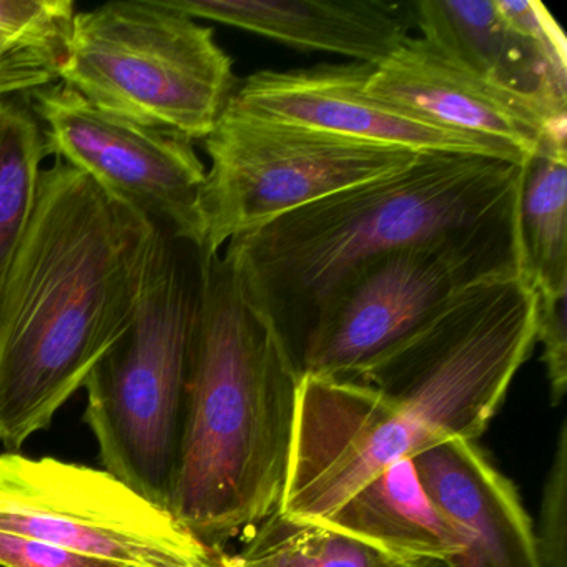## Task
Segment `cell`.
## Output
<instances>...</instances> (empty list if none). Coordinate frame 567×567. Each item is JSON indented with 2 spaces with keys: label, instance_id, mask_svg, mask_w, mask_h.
I'll use <instances>...</instances> for the list:
<instances>
[{
  "label": "cell",
  "instance_id": "cell-22",
  "mask_svg": "<svg viewBox=\"0 0 567 567\" xmlns=\"http://www.w3.org/2000/svg\"><path fill=\"white\" fill-rule=\"evenodd\" d=\"M537 295L536 341L543 344V361L549 380L550 403L563 401L567 386L566 295Z\"/></svg>",
  "mask_w": 567,
  "mask_h": 567
},
{
  "label": "cell",
  "instance_id": "cell-12",
  "mask_svg": "<svg viewBox=\"0 0 567 567\" xmlns=\"http://www.w3.org/2000/svg\"><path fill=\"white\" fill-rule=\"evenodd\" d=\"M420 38L466 71L567 118V44L536 0H416Z\"/></svg>",
  "mask_w": 567,
  "mask_h": 567
},
{
  "label": "cell",
  "instance_id": "cell-7",
  "mask_svg": "<svg viewBox=\"0 0 567 567\" xmlns=\"http://www.w3.org/2000/svg\"><path fill=\"white\" fill-rule=\"evenodd\" d=\"M210 167L198 195V257L297 208L403 171L423 154L241 114L225 105L204 138Z\"/></svg>",
  "mask_w": 567,
  "mask_h": 567
},
{
  "label": "cell",
  "instance_id": "cell-19",
  "mask_svg": "<svg viewBox=\"0 0 567 567\" xmlns=\"http://www.w3.org/2000/svg\"><path fill=\"white\" fill-rule=\"evenodd\" d=\"M230 560L234 567H390L364 544L280 509L250 529Z\"/></svg>",
  "mask_w": 567,
  "mask_h": 567
},
{
  "label": "cell",
  "instance_id": "cell-1",
  "mask_svg": "<svg viewBox=\"0 0 567 567\" xmlns=\"http://www.w3.org/2000/svg\"><path fill=\"white\" fill-rule=\"evenodd\" d=\"M537 295L519 270L481 278L354 377L303 374L278 509L324 523L388 466L474 441L536 344Z\"/></svg>",
  "mask_w": 567,
  "mask_h": 567
},
{
  "label": "cell",
  "instance_id": "cell-11",
  "mask_svg": "<svg viewBox=\"0 0 567 567\" xmlns=\"http://www.w3.org/2000/svg\"><path fill=\"white\" fill-rule=\"evenodd\" d=\"M371 72L373 65L358 62L255 72L237 84L227 105L251 117L381 147L526 164V155L504 142L443 127L371 94Z\"/></svg>",
  "mask_w": 567,
  "mask_h": 567
},
{
  "label": "cell",
  "instance_id": "cell-14",
  "mask_svg": "<svg viewBox=\"0 0 567 567\" xmlns=\"http://www.w3.org/2000/svg\"><path fill=\"white\" fill-rule=\"evenodd\" d=\"M413 463L424 489L463 539V549L446 567H540L534 526L516 487L474 441H446Z\"/></svg>",
  "mask_w": 567,
  "mask_h": 567
},
{
  "label": "cell",
  "instance_id": "cell-8",
  "mask_svg": "<svg viewBox=\"0 0 567 567\" xmlns=\"http://www.w3.org/2000/svg\"><path fill=\"white\" fill-rule=\"evenodd\" d=\"M519 255L514 220L363 261L315 310L297 353L301 377H354L467 285L519 270Z\"/></svg>",
  "mask_w": 567,
  "mask_h": 567
},
{
  "label": "cell",
  "instance_id": "cell-23",
  "mask_svg": "<svg viewBox=\"0 0 567 567\" xmlns=\"http://www.w3.org/2000/svg\"><path fill=\"white\" fill-rule=\"evenodd\" d=\"M2 567H124L91 554L78 553L58 544L45 543L22 534L0 530Z\"/></svg>",
  "mask_w": 567,
  "mask_h": 567
},
{
  "label": "cell",
  "instance_id": "cell-15",
  "mask_svg": "<svg viewBox=\"0 0 567 567\" xmlns=\"http://www.w3.org/2000/svg\"><path fill=\"white\" fill-rule=\"evenodd\" d=\"M195 21H212L307 52L383 62L414 28L411 4L384 0H162Z\"/></svg>",
  "mask_w": 567,
  "mask_h": 567
},
{
  "label": "cell",
  "instance_id": "cell-9",
  "mask_svg": "<svg viewBox=\"0 0 567 567\" xmlns=\"http://www.w3.org/2000/svg\"><path fill=\"white\" fill-rule=\"evenodd\" d=\"M0 530L124 567H202L217 550L109 471L18 451L0 453Z\"/></svg>",
  "mask_w": 567,
  "mask_h": 567
},
{
  "label": "cell",
  "instance_id": "cell-4",
  "mask_svg": "<svg viewBox=\"0 0 567 567\" xmlns=\"http://www.w3.org/2000/svg\"><path fill=\"white\" fill-rule=\"evenodd\" d=\"M523 177L524 164L423 154L240 235L221 255L297 361L318 305L358 265L517 220Z\"/></svg>",
  "mask_w": 567,
  "mask_h": 567
},
{
  "label": "cell",
  "instance_id": "cell-20",
  "mask_svg": "<svg viewBox=\"0 0 567 567\" xmlns=\"http://www.w3.org/2000/svg\"><path fill=\"white\" fill-rule=\"evenodd\" d=\"M75 16L72 0H0V38L12 51L44 62L59 74Z\"/></svg>",
  "mask_w": 567,
  "mask_h": 567
},
{
  "label": "cell",
  "instance_id": "cell-13",
  "mask_svg": "<svg viewBox=\"0 0 567 567\" xmlns=\"http://www.w3.org/2000/svg\"><path fill=\"white\" fill-rule=\"evenodd\" d=\"M368 91L443 127L504 142L527 158L566 148L567 118L454 64L420 35L374 65Z\"/></svg>",
  "mask_w": 567,
  "mask_h": 567
},
{
  "label": "cell",
  "instance_id": "cell-16",
  "mask_svg": "<svg viewBox=\"0 0 567 567\" xmlns=\"http://www.w3.org/2000/svg\"><path fill=\"white\" fill-rule=\"evenodd\" d=\"M321 524L370 547L391 567L446 563L463 549L456 526L424 489L413 460L388 466Z\"/></svg>",
  "mask_w": 567,
  "mask_h": 567
},
{
  "label": "cell",
  "instance_id": "cell-5",
  "mask_svg": "<svg viewBox=\"0 0 567 567\" xmlns=\"http://www.w3.org/2000/svg\"><path fill=\"white\" fill-rule=\"evenodd\" d=\"M178 245L171 234L164 238L131 330L84 384L85 423L97 441L102 466L167 509L198 295V255L188 267Z\"/></svg>",
  "mask_w": 567,
  "mask_h": 567
},
{
  "label": "cell",
  "instance_id": "cell-26",
  "mask_svg": "<svg viewBox=\"0 0 567 567\" xmlns=\"http://www.w3.org/2000/svg\"><path fill=\"white\" fill-rule=\"evenodd\" d=\"M420 567H446V564H444V563H434V564H426V566H420Z\"/></svg>",
  "mask_w": 567,
  "mask_h": 567
},
{
  "label": "cell",
  "instance_id": "cell-17",
  "mask_svg": "<svg viewBox=\"0 0 567 567\" xmlns=\"http://www.w3.org/2000/svg\"><path fill=\"white\" fill-rule=\"evenodd\" d=\"M519 270L539 295H567V148L547 147L524 164Z\"/></svg>",
  "mask_w": 567,
  "mask_h": 567
},
{
  "label": "cell",
  "instance_id": "cell-18",
  "mask_svg": "<svg viewBox=\"0 0 567 567\" xmlns=\"http://www.w3.org/2000/svg\"><path fill=\"white\" fill-rule=\"evenodd\" d=\"M49 155L25 97L0 99V293L28 231Z\"/></svg>",
  "mask_w": 567,
  "mask_h": 567
},
{
  "label": "cell",
  "instance_id": "cell-3",
  "mask_svg": "<svg viewBox=\"0 0 567 567\" xmlns=\"http://www.w3.org/2000/svg\"><path fill=\"white\" fill-rule=\"evenodd\" d=\"M301 374L230 261L198 257L187 396L168 511L221 549L280 507Z\"/></svg>",
  "mask_w": 567,
  "mask_h": 567
},
{
  "label": "cell",
  "instance_id": "cell-10",
  "mask_svg": "<svg viewBox=\"0 0 567 567\" xmlns=\"http://www.w3.org/2000/svg\"><path fill=\"white\" fill-rule=\"evenodd\" d=\"M49 155L91 178L109 197L197 247L198 195L207 167L194 142L102 111L64 82L28 95Z\"/></svg>",
  "mask_w": 567,
  "mask_h": 567
},
{
  "label": "cell",
  "instance_id": "cell-21",
  "mask_svg": "<svg viewBox=\"0 0 567 567\" xmlns=\"http://www.w3.org/2000/svg\"><path fill=\"white\" fill-rule=\"evenodd\" d=\"M540 567H567V421L544 481L539 524L534 529Z\"/></svg>",
  "mask_w": 567,
  "mask_h": 567
},
{
  "label": "cell",
  "instance_id": "cell-6",
  "mask_svg": "<svg viewBox=\"0 0 567 567\" xmlns=\"http://www.w3.org/2000/svg\"><path fill=\"white\" fill-rule=\"evenodd\" d=\"M59 81L117 117L204 141L237 87L215 31L162 0L78 12Z\"/></svg>",
  "mask_w": 567,
  "mask_h": 567
},
{
  "label": "cell",
  "instance_id": "cell-24",
  "mask_svg": "<svg viewBox=\"0 0 567 567\" xmlns=\"http://www.w3.org/2000/svg\"><path fill=\"white\" fill-rule=\"evenodd\" d=\"M54 82H59L55 69L12 51L0 38V99L28 97Z\"/></svg>",
  "mask_w": 567,
  "mask_h": 567
},
{
  "label": "cell",
  "instance_id": "cell-25",
  "mask_svg": "<svg viewBox=\"0 0 567 567\" xmlns=\"http://www.w3.org/2000/svg\"><path fill=\"white\" fill-rule=\"evenodd\" d=\"M202 567H234V564H231L230 556L224 553V549H217Z\"/></svg>",
  "mask_w": 567,
  "mask_h": 567
},
{
  "label": "cell",
  "instance_id": "cell-2",
  "mask_svg": "<svg viewBox=\"0 0 567 567\" xmlns=\"http://www.w3.org/2000/svg\"><path fill=\"white\" fill-rule=\"evenodd\" d=\"M168 231L55 158L0 293V443L48 430L134 323Z\"/></svg>",
  "mask_w": 567,
  "mask_h": 567
}]
</instances>
